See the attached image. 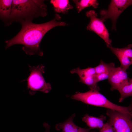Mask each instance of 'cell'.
Here are the masks:
<instances>
[{"label": "cell", "mask_w": 132, "mask_h": 132, "mask_svg": "<svg viewBox=\"0 0 132 132\" xmlns=\"http://www.w3.org/2000/svg\"><path fill=\"white\" fill-rule=\"evenodd\" d=\"M61 19L60 16L56 13L53 19L45 23L36 24L32 21L21 22L22 28L20 31L12 39L5 41V49L14 45L21 44L23 45L22 50L26 54L42 56L43 52L40 44L46 33L56 26L68 25L65 22L60 21Z\"/></svg>", "instance_id": "6da1fadb"}, {"label": "cell", "mask_w": 132, "mask_h": 132, "mask_svg": "<svg viewBox=\"0 0 132 132\" xmlns=\"http://www.w3.org/2000/svg\"><path fill=\"white\" fill-rule=\"evenodd\" d=\"M41 0H12L9 25L14 22L20 23L32 21L34 18L44 17L47 14V6Z\"/></svg>", "instance_id": "7a4b0ae2"}, {"label": "cell", "mask_w": 132, "mask_h": 132, "mask_svg": "<svg viewBox=\"0 0 132 132\" xmlns=\"http://www.w3.org/2000/svg\"><path fill=\"white\" fill-rule=\"evenodd\" d=\"M71 98L88 104L107 108L132 115L131 105L124 107L116 105L109 100L97 90L90 89L84 93L77 92Z\"/></svg>", "instance_id": "3957f363"}, {"label": "cell", "mask_w": 132, "mask_h": 132, "mask_svg": "<svg viewBox=\"0 0 132 132\" xmlns=\"http://www.w3.org/2000/svg\"><path fill=\"white\" fill-rule=\"evenodd\" d=\"M29 67L30 74L27 79L23 81H27V88L29 90V94L34 95L37 91L44 93L49 92L51 89V84L45 82L43 75L45 72L44 66L41 64L36 66H29Z\"/></svg>", "instance_id": "277c9868"}, {"label": "cell", "mask_w": 132, "mask_h": 132, "mask_svg": "<svg viewBox=\"0 0 132 132\" xmlns=\"http://www.w3.org/2000/svg\"><path fill=\"white\" fill-rule=\"evenodd\" d=\"M106 114L114 132H132V115L109 109Z\"/></svg>", "instance_id": "5b68a950"}, {"label": "cell", "mask_w": 132, "mask_h": 132, "mask_svg": "<svg viewBox=\"0 0 132 132\" xmlns=\"http://www.w3.org/2000/svg\"><path fill=\"white\" fill-rule=\"evenodd\" d=\"M132 4L131 0H112L107 10H102L100 11V19L103 22L107 19H110L112 22V29L116 30V24L118 17Z\"/></svg>", "instance_id": "8992f818"}, {"label": "cell", "mask_w": 132, "mask_h": 132, "mask_svg": "<svg viewBox=\"0 0 132 132\" xmlns=\"http://www.w3.org/2000/svg\"><path fill=\"white\" fill-rule=\"evenodd\" d=\"M86 15L90 18V22L87 27V29L96 33L104 41L108 47L111 46L112 41L110 38L108 30L103 22L100 18H97V14L95 11H88Z\"/></svg>", "instance_id": "52a82bcc"}, {"label": "cell", "mask_w": 132, "mask_h": 132, "mask_svg": "<svg viewBox=\"0 0 132 132\" xmlns=\"http://www.w3.org/2000/svg\"><path fill=\"white\" fill-rule=\"evenodd\" d=\"M70 72L72 74H77L79 78V81L87 85L90 89L99 90L96 81V74L94 67H90L81 69L78 67L72 70Z\"/></svg>", "instance_id": "ba28073f"}, {"label": "cell", "mask_w": 132, "mask_h": 132, "mask_svg": "<svg viewBox=\"0 0 132 132\" xmlns=\"http://www.w3.org/2000/svg\"><path fill=\"white\" fill-rule=\"evenodd\" d=\"M132 45L130 44L122 48H115L110 46L109 47L119 59L120 66L126 70L132 64Z\"/></svg>", "instance_id": "9c48e42d"}, {"label": "cell", "mask_w": 132, "mask_h": 132, "mask_svg": "<svg viewBox=\"0 0 132 132\" xmlns=\"http://www.w3.org/2000/svg\"><path fill=\"white\" fill-rule=\"evenodd\" d=\"M126 70L120 66L115 67L108 78L112 91L117 90L129 78Z\"/></svg>", "instance_id": "30bf717a"}, {"label": "cell", "mask_w": 132, "mask_h": 132, "mask_svg": "<svg viewBox=\"0 0 132 132\" xmlns=\"http://www.w3.org/2000/svg\"><path fill=\"white\" fill-rule=\"evenodd\" d=\"M75 116V114H74L64 122L56 124V130H61V132H90L91 129L83 128L75 124L73 120Z\"/></svg>", "instance_id": "8fae6325"}, {"label": "cell", "mask_w": 132, "mask_h": 132, "mask_svg": "<svg viewBox=\"0 0 132 132\" xmlns=\"http://www.w3.org/2000/svg\"><path fill=\"white\" fill-rule=\"evenodd\" d=\"M12 2V0H0V19L6 26L10 25Z\"/></svg>", "instance_id": "7c38bea8"}, {"label": "cell", "mask_w": 132, "mask_h": 132, "mask_svg": "<svg viewBox=\"0 0 132 132\" xmlns=\"http://www.w3.org/2000/svg\"><path fill=\"white\" fill-rule=\"evenodd\" d=\"M106 119V117L104 115H101L99 117L91 116L86 114L82 118L83 121L91 129H100L103 126L104 121Z\"/></svg>", "instance_id": "4fadbf2b"}, {"label": "cell", "mask_w": 132, "mask_h": 132, "mask_svg": "<svg viewBox=\"0 0 132 132\" xmlns=\"http://www.w3.org/2000/svg\"><path fill=\"white\" fill-rule=\"evenodd\" d=\"M50 3L53 5L55 11L57 13H66L68 10L73 8L68 0H51Z\"/></svg>", "instance_id": "5bb4252c"}, {"label": "cell", "mask_w": 132, "mask_h": 132, "mask_svg": "<svg viewBox=\"0 0 132 132\" xmlns=\"http://www.w3.org/2000/svg\"><path fill=\"white\" fill-rule=\"evenodd\" d=\"M121 96L119 101L122 102L126 98L132 95V79L129 78L118 89Z\"/></svg>", "instance_id": "9a60e30c"}, {"label": "cell", "mask_w": 132, "mask_h": 132, "mask_svg": "<svg viewBox=\"0 0 132 132\" xmlns=\"http://www.w3.org/2000/svg\"><path fill=\"white\" fill-rule=\"evenodd\" d=\"M76 4L78 13L80 12L85 8L92 6L94 8H97L99 3L97 0H73Z\"/></svg>", "instance_id": "2e32d148"}, {"label": "cell", "mask_w": 132, "mask_h": 132, "mask_svg": "<svg viewBox=\"0 0 132 132\" xmlns=\"http://www.w3.org/2000/svg\"><path fill=\"white\" fill-rule=\"evenodd\" d=\"M115 67L113 63L107 64L102 60L100 61V64L94 67L97 75L111 71Z\"/></svg>", "instance_id": "e0dca14e"}, {"label": "cell", "mask_w": 132, "mask_h": 132, "mask_svg": "<svg viewBox=\"0 0 132 132\" xmlns=\"http://www.w3.org/2000/svg\"><path fill=\"white\" fill-rule=\"evenodd\" d=\"M112 70L109 72L102 73L98 75L96 74L95 76V79L97 83L101 81L107 79H108L109 77Z\"/></svg>", "instance_id": "ac0fdd59"}, {"label": "cell", "mask_w": 132, "mask_h": 132, "mask_svg": "<svg viewBox=\"0 0 132 132\" xmlns=\"http://www.w3.org/2000/svg\"><path fill=\"white\" fill-rule=\"evenodd\" d=\"M90 132H96L92 131ZM99 132H114L113 127L109 121L104 123L102 127L99 129Z\"/></svg>", "instance_id": "d6986e66"}, {"label": "cell", "mask_w": 132, "mask_h": 132, "mask_svg": "<svg viewBox=\"0 0 132 132\" xmlns=\"http://www.w3.org/2000/svg\"><path fill=\"white\" fill-rule=\"evenodd\" d=\"M43 126L45 129V132H50V126L46 122H44L43 124Z\"/></svg>", "instance_id": "ffe728a7"}]
</instances>
